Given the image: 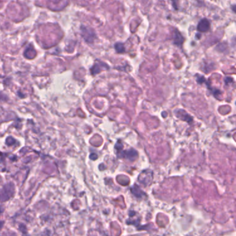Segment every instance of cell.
Instances as JSON below:
<instances>
[{"mask_svg": "<svg viewBox=\"0 0 236 236\" xmlns=\"http://www.w3.org/2000/svg\"><path fill=\"white\" fill-rule=\"evenodd\" d=\"M81 36L84 37V40L87 42L92 43L94 41L95 38V34L94 31L92 28L87 27V26H81Z\"/></svg>", "mask_w": 236, "mask_h": 236, "instance_id": "1", "label": "cell"}, {"mask_svg": "<svg viewBox=\"0 0 236 236\" xmlns=\"http://www.w3.org/2000/svg\"><path fill=\"white\" fill-rule=\"evenodd\" d=\"M175 114L177 116L178 118H180L181 120L186 121L187 123H189V124H191L193 122V118L191 116L186 113L184 110L183 109H178L175 112Z\"/></svg>", "mask_w": 236, "mask_h": 236, "instance_id": "2", "label": "cell"}, {"mask_svg": "<svg viewBox=\"0 0 236 236\" xmlns=\"http://www.w3.org/2000/svg\"><path fill=\"white\" fill-rule=\"evenodd\" d=\"M10 184L8 185H6V186L4 187V189L2 190L1 192V194H0V200L1 201H6L9 199L8 196L7 195V193H14V188H13V186H10Z\"/></svg>", "mask_w": 236, "mask_h": 236, "instance_id": "3", "label": "cell"}, {"mask_svg": "<svg viewBox=\"0 0 236 236\" xmlns=\"http://www.w3.org/2000/svg\"><path fill=\"white\" fill-rule=\"evenodd\" d=\"M209 28H210V23L206 19H202L198 25V30L200 32H207Z\"/></svg>", "mask_w": 236, "mask_h": 236, "instance_id": "4", "label": "cell"}, {"mask_svg": "<svg viewBox=\"0 0 236 236\" xmlns=\"http://www.w3.org/2000/svg\"><path fill=\"white\" fill-rule=\"evenodd\" d=\"M184 37L181 35L180 33L178 30H175L173 33V43L178 47H180L184 42Z\"/></svg>", "mask_w": 236, "mask_h": 236, "instance_id": "5", "label": "cell"}, {"mask_svg": "<svg viewBox=\"0 0 236 236\" xmlns=\"http://www.w3.org/2000/svg\"><path fill=\"white\" fill-rule=\"evenodd\" d=\"M104 63H102V62H100V63H95V65L92 66V67L91 68V69H90V71H91V74H92V75H94V74H99V73H100V71H101V70L103 69V68H101V67H102L103 66H102V65H104ZM105 67H108V65L107 66H105Z\"/></svg>", "mask_w": 236, "mask_h": 236, "instance_id": "6", "label": "cell"}, {"mask_svg": "<svg viewBox=\"0 0 236 236\" xmlns=\"http://www.w3.org/2000/svg\"><path fill=\"white\" fill-rule=\"evenodd\" d=\"M115 48L116 52L118 53V54H122V53L125 52V47L124 44L121 42H117L115 45Z\"/></svg>", "mask_w": 236, "mask_h": 236, "instance_id": "7", "label": "cell"}, {"mask_svg": "<svg viewBox=\"0 0 236 236\" xmlns=\"http://www.w3.org/2000/svg\"><path fill=\"white\" fill-rule=\"evenodd\" d=\"M196 80H197V82L199 84H202L203 83L206 82V80H205L204 77L200 76V75H198L197 78H196Z\"/></svg>", "mask_w": 236, "mask_h": 236, "instance_id": "8", "label": "cell"}, {"mask_svg": "<svg viewBox=\"0 0 236 236\" xmlns=\"http://www.w3.org/2000/svg\"><path fill=\"white\" fill-rule=\"evenodd\" d=\"M224 81H225V84H226V85H229L232 84V83H233V79L232 78H230V77H226V78H225Z\"/></svg>", "mask_w": 236, "mask_h": 236, "instance_id": "9", "label": "cell"}, {"mask_svg": "<svg viewBox=\"0 0 236 236\" xmlns=\"http://www.w3.org/2000/svg\"><path fill=\"white\" fill-rule=\"evenodd\" d=\"M231 8H232V10L236 13V5H233L231 6Z\"/></svg>", "mask_w": 236, "mask_h": 236, "instance_id": "10", "label": "cell"}]
</instances>
